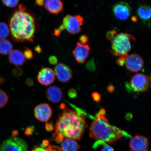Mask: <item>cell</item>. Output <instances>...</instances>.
<instances>
[{
	"instance_id": "8fae6325",
	"label": "cell",
	"mask_w": 151,
	"mask_h": 151,
	"mask_svg": "<svg viewBox=\"0 0 151 151\" xmlns=\"http://www.w3.org/2000/svg\"><path fill=\"white\" fill-rule=\"evenodd\" d=\"M54 73L58 80L63 83L69 82L73 76V71L70 68L63 63H60L56 65Z\"/></svg>"
},
{
	"instance_id": "e0dca14e",
	"label": "cell",
	"mask_w": 151,
	"mask_h": 151,
	"mask_svg": "<svg viewBox=\"0 0 151 151\" xmlns=\"http://www.w3.org/2000/svg\"><path fill=\"white\" fill-rule=\"evenodd\" d=\"M9 55V61L13 65L18 67L23 65L26 63L23 53L20 50H12Z\"/></svg>"
},
{
	"instance_id": "2e32d148",
	"label": "cell",
	"mask_w": 151,
	"mask_h": 151,
	"mask_svg": "<svg viewBox=\"0 0 151 151\" xmlns=\"http://www.w3.org/2000/svg\"><path fill=\"white\" fill-rule=\"evenodd\" d=\"M44 6L48 12L53 14H59L63 8L61 0H45Z\"/></svg>"
},
{
	"instance_id": "9c48e42d",
	"label": "cell",
	"mask_w": 151,
	"mask_h": 151,
	"mask_svg": "<svg viewBox=\"0 0 151 151\" xmlns=\"http://www.w3.org/2000/svg\"><path fill=\"white\" fill-rule=\"evenodd\" d=\"M113 12L118 19L125 20L131 16L132 9L129 4L124 1L119 2L113 7Z\"/></svg>"
},
{
	"instance_id": "836d02e7",
	"label": "cell",
	"mask_w": 151,
	"mask_h": 151,
	"mask_svg": "<svg viewBox=\"0 0 151 151\" xmlns=\"http://www.w3.org/2000/svg\"><path fill=\"white\" fill-rule=\"evenodd\" d=\"M26 83L28 86H31L34 84V81L31 78H28L26 81Z\"/></svg>"
},
{
	"instance_id": "44dd1931",
	"label": "cell",
	"mask_w": 151,
	"mask_h": 151,
	"mask_svg": "<svg viewBox=\"0 0 151 151\" xmlns=\"http://www.w3.org/2000/svg\"><path fill=\"white\" fill-rule=\"evenodd\" d=\"M10 34L9 27L4 22H0V39H4Z\"/></svg>"
},
{
	"instance_id": "7a4b0ae2",
	"label": "cell",
	"mask_w": 151,
	"mask_h": 151,
	"mask_svg": "<svg viewBox=\"0 0 151 151\" xmlns=\"http://www.w3.org/2000/svg\"><path fill=\"white\" fill-rule=\"evenodd\" d=\"M9 28L11 37L16 42H33L37 32L36 20L25 6L20 4L11 15Z\"/></svg>"
},
{
	"instance_id": "ac0fdd59",
	"label": "cell",
	"mask_w": 151,
	"mask_h": 151,
	"mask_svg": "<svg viewBox=\"0 0 151 151\" xmlns=\"http://www.w3.org/2000/svg\"><path fill=\"white\" fill-rule=\"evenodd\" d=\"M137 14L139 19L145 24L150 23L151 15L150 7L148 6L141 5L137 9Z\"/></svg>"
},
{
	"instance_id": "3957f363",
	"label": "cell",
	"mask_w": 151,
	"mask_h": 151,
	"mask_svg": "<svg viewBox=\"0 0 151 151\" xmlns=\"http://www.w3.org/2000/svg\"><path fill=\"white\" fill-rule=\"evenodd\" d=\"M106 111L102 109L96 115L90 128V137L106 143H112L128 134L121 129L109 124L105 116Z\"/></svg>"
},
{
	"instance_id": "9a60e30c",
	"label": "cell",
	"mask_w": 151,
	"mask_h": 151,
	"mask_svg": "<svg viewBox=\"0 0 151 151\" xmlns=\"http://www.w3.org/2000/svg\"><path fill=\"white\" fill-rule=\"evenodd\" d=\"M46 95L47 99L51 103L57 104L61 101L63 97V92L61 88L53 86L47 88Z\"/></svg>"
},
{
	"instance_id": "83f0119b",
	"label": "cell",
	"mask_w": 151,
	"mask_h": 151,
	"mask_svg": "<svg viewBox=\"0 0 151 151\" xmlns=\"http://www.w3.org/2000/svg\"><path fill=\"white\" fill-rule=\"evenodd\" d=\"M49 62L51 65H55L58 63V59L55 56H50L49 58Z\"/></svg>"
},
{
	"instance_id": "d6a6232c",
	"label": "cell",
	"mask_w": 151,
	"mask_h": 151,
	"mask_svg": "<svg viewBox=\"0 0 151 151\" xmlns=\"http://www.w3.org/2000/svg\"><path fill=\"white\" fill-rule=\"evenodd\" d=\"M45 0H35L36 4L40 6L44 5Z\"/></svg>"
},
{
	"instance_id": "d590c367",
	"label": "cell",
	"mask_w": 151,
	"mask_h": 151,
	"mask_svg": "<svg viewBox=\"0 0 151 151\" xmlns=\"http://www.w3.org/2000/svg\"><path fill=\"white\" fill-rule=\"evenodd\" d=\"M107 90H108L109 92H112L114 90V87L112 85H109L107 87Z\"/></svg>"
},
{
	"instance_id": "7402d4cb",
	"label": "cell",
	"mask_w": 151,
	"mask_h": 151,
	"mask_svg": "<svg viewBox=\"0 0 151 151\" xmlns=\"http://www.w3.org/2000/svg\"><path fill=\"white\" fill-rule=\"evenodd\" d=\"M9 101V97L7 94L3 90L0 89V109L3 108Z\"/></svg>"
},
{
	"instance_id": "d6986e66",
	"label": "cell",
	"mask_w": 151,
	"mask_h": 151,
	"mask_svg": "<svg viewBox=\"0 0 151 151\" xmlns=\"http://www.w3.org/2000/svg\"><path fill=\"white\" fill-rule=\"evenodd\" d=\"M61 142V148L63 151H78L80 148L78 143L73 139L65 138Z\"/></svg>"
},
{
	"instance_id": "7c38bea8",
	"label": "cell",
	"mask_w": 151,
	"mask_h": 151,
	"mask_svg": "<svg viewBox=\"0 0 151 151\" xmlns=\"http://www.w3.org/2000/svg\"><path fill=\"white\" fill-rule=\"evenodd\" d=\"M37 79L41 84L45 86H50L52 84L55 80V73L50 68H43L39 71Z\"/></svg>"
},
{
	"instance_id": "cb8c5ba5",
	"label": "cell",
	"mask_w": 151,
	"mask_h": 151,
	"mask_svg": "<svg viewBox=\"0 0 151 151\" xmlns=\"http://www.w3.org/2000/svg\"><path fill=\"white\" fill-rule=\"evenodd\" d=\"M4 4L9 8H14L18 5L20 0H2Z\"/></svg>"
},
{
	"instance_id": "60d3db41",
	"label": "cell",
	"mask_w": 151,
	"mask_h": 151,
	"mask_svg": "<svg viewBox=\"0 0 151 151\" xmlns=\"http://www.w3.org/2000/svg\"></svg>"
},
{
	"instance_id": "8d00e7d4",
	"label": "cell",
	"mask_w": 151,
	"mask_h": 151,
	"mask_svg": "<svg viewBox=\"0 0 151 151\" xmlns=\"http://www.w3.org/2000/svg\"><path fill=\"white\" fill-rule=\"evenodd\" d=\"M35 50L36 52L38 53H40L42 52V49L39 45L35 47Z\"/></svg>"
},
{
	"instance_id": "603a6c76",
	"label": "cell",
	"mask_w": 151,
	"mask_h": 151,
	"mask_svg": "<svg viewBox=\"0 0 151 151\" xmlns=\"http://www.w3.org/2000/svg\"><path fill=\"white\" fill-rule=\"evenodd\" d=\"M96 143L102 147L101 151H114L112 147L109 146L107 143L103 141H97Z\"/></svg>"
},
{
	"instance_id": "ffe728a7",
	"label": "cell",
	"mask_w": 151,
	"mask_h": 151,
	"mask_svg": "<svg viewBox=\"0 0 151 151\" xmlns=\"http://www.w3.org/2000/svg\"><path fill=\"white\" fill-rule=\"evenodd\" d=\"M13 45L10 41L7 39L0 40V54L7 55L12 51Z\"/></svg>"
},
{
	"instance_id": "4fadbf2b",
	"label": "cell",
	"mask_w": 151,
	"mask_h": 151,
	"mask_svg": "<svg viewBox=\"0 0 151 151\" xmlns=\"http://www.w3.org/2000/svg\"><path fill=\"white\" fill-rule=\"evenodd\" d=\"M149 145L148 139L141 135H136L132 138L129 143L132 151H146Z\"/></svg>"
},
{
	"instance_id": "f35d334b",
	"label": "cell",
	"mask_w": 151,
	"mask_h": 151,
	"mask_svg": "<svg viewBox=\"0 0 151 151\" xmlns=\"http://www.w3.org/2000/svg\"><path fill=\"white\" fill-rule=\"evenodd\" d=\"M4 82L3 79L0 77V84L3 83Z\"/></svg>"
},
{
	"instance_id": "4dcf8cb0",
	"label": "cell",
	"mask_w": 151,
	"mask_h": 151,
	"mask_svg": "<svg viewBox=\"0 0 151 151\" xmlns=\"http://www.w3.org/2000/svg\"><path fill=\"white\" fill-rule=\"evenodd\" d=\"M88 40V37L86 35L81 36L80 38V43L82 44L85 45L87 42Z\"/></svg>"
},
{
	"instance_id": "8992f818",
	"label": "cell",
	"mask_w": 151,
	"mask_h": 151,
	"mask_svg": "<svg viewBox=\"0 0 151 151\" xmlns=\"http://www.w3.org/2000/svg\"><path fill=\"white\" fill-rule=\"evenodd\" d=\"M1 151H28L27 143L21 138L12 137L4 141Z\"/></svg>"
},
{
	"instance_id": "d4e9b609",
	"label": "cell",
	"mask_w": 151,
	"mask_h": 151,
	"mask_svg": "<svg viewBox=\"0 0 151 151\" xmlns=\"http://www.w3.org/2000/svg\"><path fill=\"white\" fill-rule=\"evenodd\" d=\"M23 54L25 59L31 60L34 57L33 52L29 48H27L24 52Z\"/></svg>"
},
{
	"instance_id": "5b68a950",
	"label": "cell",
	"mask_w": 151,
	"mask_h": 151,
	"mask_svg": "<svg viewBox=\"0 0 151 151\" xmlns=\"http://www.w3.org/2000/svg\"><path fill=\"white\" fill-rule=\"evenodd\" d=\"M131 39L135 40L133 36L126 33H119L115 35L111 40L113 54L119 57H127L132 48Z\"/></svg>"
},
{
	"instance_id": "6da1fadb",
	"label": "cell",
	"mask_w": 151,
	"mask_h": 151,
	"mask_svg": "<svg viewBox=\"0 0 151 151\" xmlns=\"http://www.w3.org/2000/svg\"><path fill=\"white\" fill-rule=\"evenodd\" d=\"M70 104L74 109H64L56 122L53 137L59 143L65 138L79 140L88 127L86 116L82 110Z\"/></svg>"
},
{
	"instance_id": "52a82bcc",
	"label": "cell",
	"mask_w": 151,
	"mask_h": 151,
	"mask_svg": "<svg viewBox=\"0 0 151 151\" xmlns=\"http://www.w3.org/2000/svg\"><path fill=\"white\" fill-rule=\"evenodd\" d=\"M132 89L136 92H144L150 86V80L147 76L138 73L132 77L130 82Z\"/></svg>"
},
{
	"instance_id": "1f68e13d",
	"label": "cell",
	"mask_w": 151,
	"mask_h": 151,
	"mask_svg": "<svg viewBox=\"0 0 151 151\" xmlns=\"http://www.w3.org/2000/svg\"><path fill=\"white\" fill-rule=\"evenodd\" d=\"M32 151H51L48 149H45L42 147H36L34 148Z\"/></svg>"
},
{
	"instance_id": "277c9868",
	"label": "cell",
	"mask_w": 151,
	"mask_h": 151,
	"mask_svg": "<svg viewBox=\"0 0 151 151\" xmlns=\"http://www.w3.org/2000/svg\"><path fill=\"white\" fill-rule=\"evenodd\" d=\"M83 18L80 15H66L63 18L61 25L55 29L53 35L55 37H58L65 30H67L72 35L80 33L83 24Z\"/></svg>"
},
{
	"instance_id": "30bf717a",
	"label": "cell",
	"mask_w": 151,
	"mask_h": 151,
	"mask_svg": "<svg viewBox=\"0 0 151 151\" xmlns=\"http://www.w3.org/2000/svg\"><path fill=\"white\" fill-rule=\"evenodd\" d=\"M51 107L48 104L38 105L34 109V114L37 120L42 122H48L52 116Z\"/></svg>"
},
{
	"instance_id": "ab89813d",
	"label": "cell",
	"mask_w": 151,
	"mask_h": 151,
	"mask_svg": "<svg viewBox=\"0 0 151 151\" xmlns=\"http://www.w3.org/2000/svg\"></svg>"
},
{
	"instance_id": "5bb4252c",
	"label": "cell",
	"mask_w": 151,
	"mask_h": 151,
	"mask_svg": "<svg viewBox=\"0 0 151 151\" xmlns=\"http://www.w3.org/2000/svg\"><path fill=\"white\" fill-rule=\"evenodd\" d=\"M90 51V47L88 45L82 44L78 42L73 51V54L77 62L83 63L89 55Z\"/></svg>"
},
{
	"instance_id": "74e56055",
	"label": "cell",
	"mask_w": 151,
	"mask_h": 151,
	"mask_svg": "<svg viewBox=\"0 0 151 151\" xmlns=\"http://www.w3.org/2000/svg\"><path fill=\"white\" fill-rule=\"evenodd\" d=\"M60 107H61V108L62 109H65V104H61V106H60Z\"/></svg>"
},
{
	"instance_id": "e575fe53",
	"label": "cell",
	"mask_w": 151,
	"mask_h": 151,
	"mask_svg": "<svg viewBox=\"0 0 151 151\" xmlns=\"http://www.w3.org/2000/svg\"><path fill=\"white\" fill-rule=\"evenodd\" d=\"M46 129L48 131H52L53 129V124L52 123H48L46 124Z\"/></svg>"
},
{
	"instance_id": "4316f807",
	"label": "cell",
	"mask_w": 151,
	"mask_h": 151,
	"mask_svg": "<svg viewBox=\"0 0 151 151\" xmlns=\"http://www.w3.org/2000/svg\"><path fill=\"white\" fill-rule=\"evenodd\" d=\"M68 95L69 97L73 99L76 97L77 93L76 91L73 88L70 90L68 92Z\"/></svg>"
},
{
	"instance_id": "ba28073f",
	"label": "cell",
	"mask_w": 151,
	"mask_h": 151,
	"mask_svg": "<svg viewBox=\"0 0 151 151\" xmlns=\"http://www.w3.org/2000/svg\"><path fill=\"white\" fill-rule=\"evenodd\" d=\"M126 69L132 72L137 73L141 71L144 67V60L142 57L137 54L128 55L125 62Z\"/></svg>"
},
{
	"instance_id": "f1b7e54d",
	"label": "cell",
	"mask_w": 151,
	"mask_h": 151,
	"mask_svg": "<svg viewBox=\"0 0 151 151\" xmlns=\"http://www.w3.org/2000/svg\"><path fill=\"white\" fill-rule=\"evenodd\" d=\"M127 58V57H119L117 60L118 65L120 66L124 65L125 63L126 60Z\"/></svg>"
},
{
	"instance_id": "f546056e",
	"label": "cell",
	"mask_w": 151,
	"mask_h": 151,
	"mask_svg": "<svg viewBox=\"0 0 151 151\" xmlns=\"http://www.w3.org/2000/svg\"><path fill=\"white\" fill-rule=\"evenodd\" d=\"M92 97L96 101L99 102L101 101V96L97 92H94L92 94Z\"/></svg>"
},
{
	"instance_id": "484cf974",
	"label": "cell",
	"mask_w": 151,
	"mask_h": 151,
	"mask_svg": "<svg viewBox=\"0 0 151 151\" xmlns=\"http://www.w3.org/2000/svg\"><path fill=\"white\" fill-rule=\"evenodd\" d=\"M23 73V70L20 68L18 67L15 68L13 71V75L16 76H20Z\"/></svg>"
}]
</instances>
